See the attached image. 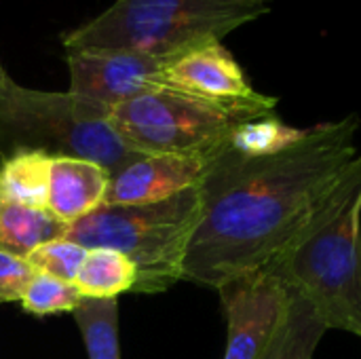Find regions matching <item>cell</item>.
Here are the masks:
<instances>
[{
	"mask_svg": "<svg viewBox=\"0 0 361 359\" xmlns=\"http://www.w3.org/2000/svg\"><path fill=\"white\" fill-rule=\"evenodd\" d=\"M361 118L317 123L288 148L245 157L228 146L209 159L184 279L220 290L258 273L294 239L357 157Z\"/></svg>",
	"mask_w": 361,
	"mask_h": 359,
	"instance_id": "obj_1",
	"label": "cell"
},
{
	"mask_svg": "<svg viewBox=\"0 0 361 359\" xmlns=\"http://www.w3.org/2000/svg\"><path fill=\"white\" fill-rule=\"evenodd\" d=\"M264 271L302 296L328 330L361 336V154Z\"/></svg>",
	"mask_w": 361,
	"mask_h": 359,
	"instance_id": "obj_2",
	"label": "cell"
},
{
	"mask_svg": "<svg viewBox=\"0 0 361 359\" xmlns=\"http://www.w3.org/2000/svg\"><path fill=\"white\" fill-rule=\"evenodd\" d=\"M273 0H116L66 32V49H125L173 59L222 42L237 28L271 13Z\"/></svg>",
	"mask_w": 361,
	"mask_h": 359,
	"instance_id": "obj_3",
	"label": "cell"
},
{
	"mask_svg": "<svg viewBox=\"0 0 361 359\" xmlns=\"http://www.w3.org/2000/svg\"><path fill=\"white\" fill-rule=\"evenodd\" d=\"M201 212L199 186L152 205H102L66 237L85 250H114L137 269L133 292L159 294L184 279L186 248Z\"/></svg>",
	"mask_w": 361,
	"mask_h": 359,
	"instance_id": "obj_4",
	"label": "cell"
},
{
	"mask_svg": "<svg viewBox=\"0 0 361 359\" xmlns=\"http://www.w3.org/2000/svg\"><path fill=\"white\" fill-rule=\"evenodd\" d=\"M110 110L70 91L27 89L11 78L0 91V140L13 150L78 157L114 174L137 152L129 150L112 129Z\"/></svg>",
	"mask_w": 361,
	"mask_h": 359,
	"instance_id": "obj_5",
	"label": "cell"
},
{
	"mask_svg": "<svg viewBox=\"0 0 361 359\" xmlns=\"http://www.w3.org/2000/svg\"><path fill=\"white\" fill-rule=\"evenodd\" d=\"M279 99L224 106L176 89H159L110 110V125L121 142L137 154H184L212 159L233 129L250 118L273 114Z\"/></svg>",
	"mask_w": 361,
	"mask_h": 359,
	"instance_id": "obj_6",
	"label": "cell"
},
{
	"mask_svg": "<svg viewBox=\"0 0 361 359\" xmlns=\"http://www.w3.org/2000/svg\"><path fill=\"white\" fill-rule=\"evenodd\" d=\"M70 93L108 108L165 89L169 59L125 49H66Z\"/></svg>",
	"mask_w": 361,
	"mask_h": 359,
	"instance_id": "obj_7",
	"label": "cell"
},
{
	"mask_svg": "<svg viewBox=\"0 0 361 359\" xmlns=\"http://www.w3.org/2000/svg\"><path fill=\"white\" fill-rule=\"evenodd\" d=\"M218 292L228 324L224 359H260L286 311L288 286L262 269L222 286Z\"/></svg>",
	"mask_w": 361,
	"mask_h": 359,
	"instance_id": "obj_8",
	"label": "cell"
},
{
	"mask_svg": "<svg viewBox=\"0 0 361 359\" xmlns=\"http://www.w3.org/2000/svg\"><path fill=\"white\" fill-rule=\"evenodd\" d=\"M165 87L224 106H252L271 99V95L258 93L250 85L243 68L222 42H212L169 59L165 66Z\"/></svg>",
	"mask_w": 361,
	"mask_h": 359,
	"instance_id": "obj_9",
	"label": "cell"
},
{
	"mask_svg": "<svg viewBox=\"0 0 361 359\" xmlns=\"http://www.w3.org/2000/svg\"><path fill=\"white\" fill-rule=\"evenodd\" d=\"M209 159L184 154H137L110 174L104 205H152L167 201L205 178Z\"/></svg>",
	"mask_w": 361,
	"mask_h": 359,
	"instance_id": "obj_10",
	"label": "cell"
},
{
	"mask_svg": "<svg viewBox=\"0 0 361 359\" xmlns=\"http://www.w3.org/2000/svg\"><path fill=\"white\" fill-rule=\"evenodd\" d=\"M110 171L78 157H53L47 209L68 229L104 205Z\"/></svg>",
	"mask_w": 361,
	"mask_h": 359,
	"instance_id": "obj_11",
	"label": "cell"
},
{
	"mask_svg": "<svg viewBox=\"0 0 361 359\" xmlns=\"http://www.w3.org/2000/svg\"><path fill=\"white\" fill-rule=\"evenodd\" d=\"M68 224L55 218L49 209L27 207L19 203H0V250L13 256L27 258L38 245L61 239Z\"/></svg>",
	"mask_w": 361,
	"mask_h": 359,
	"instance_id": "obj_12",
	"label": "cell"
},
{
	"mask_svg": "<svg viewBox=\"0 0 361 359\" xmlns=\"http://www.w3.org/2000/svg\"><path fill=\"white\" fill-rule=\"evenodd\" d=\"M326 332L328 328L317 311L290 290L281 322L260 359H313Z\"/></svg>",
	"mask_w": 361,
	"mask_h": 359,
	"instance_id": "obj_13",
	"label": "cell"
},
{
	"mask_svg": "<svg viewBox=\"0 0 361 359\" xmlns=\"http://www.w3.org/2000/svg\"><path fill=\"white\" fill-rule=\"evenodd\" d=\"M53 154L42 150H13L0 163V195L4 201L47 209Z\"/></svg>",
	"mask_w": 361,
	"mask_h": 359,
	"instance_id": "obj_14",
	"label": "cell"
},
{
	"mask_svg": "<svg viewBox=\"0 0 361 359\" xmlns=\"http://www.w3.org/2000/svg\"><path fill=\"white\" fill-rule=\"evenodd\" d=\"M137 281L135 264L114 250H89L74 286L89 298H118L133 292Z\"/></svg>",
	"mask_w": 361,
	"mask_h": 359,
	"instance_id": "obj_15",
	"label": "cell"
},
{
	"mask_svg": "<svg viewBox=\"0 0 361 359\" xmlns=\"http://www.w3.org/2000/svg\"><path fill=\"white\" fill-rule=\"evenodd\" d=\"M89 359H121L118 298L82 296L72 311Z\"/></svg>",
	"mask_w": 361,
	"mask_h": 359,
	"instance_id": "obj_16",
	"label": "cell"
},
{
	"mask_svg": "<svg viewBox=\"0 0 361 359\" xmlns=\"http://www.w3.org/2000/svg\"><path fill=\"white\" fill-rule=\"evenodd\" d=\"M302 135V129L286 125L275 112L258 118H250L237 125L226 146L245 157H260L292 146Z\"/></svg>",
	"mask_w": 361,
	"mask_h": 359,
	"instance_id": "obj_17",
	"label": "cell"
},
{
	"mask_svg": "<svg viewBox=\"0 0 361 359\" xmlns=\"http://www.w3.org/2000/svg\"><path fill=\"white\" fill-rule=\"evenodd\" d=\"M82 294L74 284L55 279L44 273H36L23 292L21 309L30 315L44 317L55 313H72Z\"/></svg>",
	"mask_w": 361,
	"mask_h": 359,
	"instance_id": "obj_18",
	"label": "cell"
},
{
	"mask_svg": "<svg viewBox=\"0 0 361 359\" xmlns=\"http://www.w3.org/2000/svg\"><path fill=\"white\" fill-rule=\"evenodd\" d=\"M87 252L89 250L74 243L72 239L61 237V239H53V241L38 245L27 256V262L34 267L36 273H44L55 279L74 284L78 277V271L87 258Z\"/></svg>",
	"mask_w": 361,
	"mask_h": 359,
	"instance_id": "obj_19",
	"label": "cell"
},
{
	"mask_svg": "<svg viewBox=\"0 0 361 359\" xmlns=\"http://www.w3.org/2000/svg\"><path fill=\"white\" fill-rule=\"evenodd\" d=\"M36 275L27 258L13 256L0 250V305L21 303L25 288Z\"/></svg>",
	"mask_w": 361,
	"mask_h": 359,
	"instance_id": "obj_20",
	"label": "cell"
},
{
	"mask_svg": "<svg viewBox=\"0 0 361 359\" xmlns=\"http://www.w3.org/2000/svg\"><path fill=\"white\" fill-rule=\"evenodd\" d=\"M8 80H11V76L4 72V68H2V63H0V91L4 89V85H6Z\"/></svg>",
	"mask_w": 361,
	"mask_h": 359,
	"instance_id": "obj_21",
	"label": "cell"
},
{
	"mask_svg": "<svg viewBox=\"0 0 361 359\" xmlns=\"http://www.w3.org/2000/svg\"><path fill=\"white\" fill-rule=\"evenodd\" d=\"M0 163H2V157H0ZM0 203H2V195H0Z\"/></svg>",
	"mask_w": 361,
	"mask_h": 359,
	"instance_id": "obj_22",
	"label": "cell"
}]
</instances>
